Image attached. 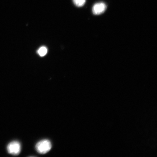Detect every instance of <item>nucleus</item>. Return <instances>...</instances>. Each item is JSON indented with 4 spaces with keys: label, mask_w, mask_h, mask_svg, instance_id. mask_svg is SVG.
Segmentation results:
<instances>
[{
    "label": "nucleus",
    "mask_w": 157,
    "mask_h": 157,
    "mask_svg": "<svg viewBox=\"0 0 157 157\" xmlns=\"http://www.w3.org/2000/svg\"><path fill=\"white\" fill-rule=\"evenodd\" d=\"M52 148V143L48 139H44L39 141L35 146L37 151L42 154H46L51 150Z\"/></svg>",
    "instance_id": "nucleus-1"
},
{
    "label": "nucleus",
    "mask_w": 157,
    "mask_h": 157,
    "mask_svg": "<svg viewBox=\"0 0 157 157\" xmlns=\"http://www.w3.org/2000/svg\"><path fill=\"white\" fill-rule=\"evenodd\" d=\"M21 145L17 141H13L8 145L7 149L9 154L15 155H19L21 151Z\"/></svg>",
    "instance_id": "nucleus-2"
},
{
    "label": "nucleus",
    "mask_w": 157,
    "mask_h": 157,
    "mask_svg": "<svg viewBox=\"0 0 157 157\" xmlns=\"http://www.w3.org/2000/svg\"><path fill=\"white\" fill-rule=\"evenodd\" d=\"M107 6L105 3L99 2L96 3L93 8V12L94 14L100 15L105 12Z\"/></svg>",
    "instance_id": "nucleus-3"
},
{
    "label": "nucleus",
    "mask_w": 157,
    "mask_h": 157,
    "mask_svg": "<svg viewBox=\"0 0 157 157\" xmlns=\"http://www.w3.org/2000/svg\"><path fill=\"white\" fill-rule=\"evenodd\" d=\"M48 52V49L45 47H42L39 49L38 51V54L40 56H46Z\"/></svg>",
    "instance_id": "nucleus-4"
},
{
    "label": "nucleus",
    "mask_w": 157,
    "mask_h": 157,
    "mask_svg": "<svg viewBox=\"0 0 157 157\" xmlns=\"http://www.w3.org/2000/svg\"><path fill=\"white\" fill-rule=\"evenodd\" d=\"M73 2L76 6H83L86 3V0H73Z\"/></svg>",
    "instance_id": "nucleus-5"
}]
</instances>
